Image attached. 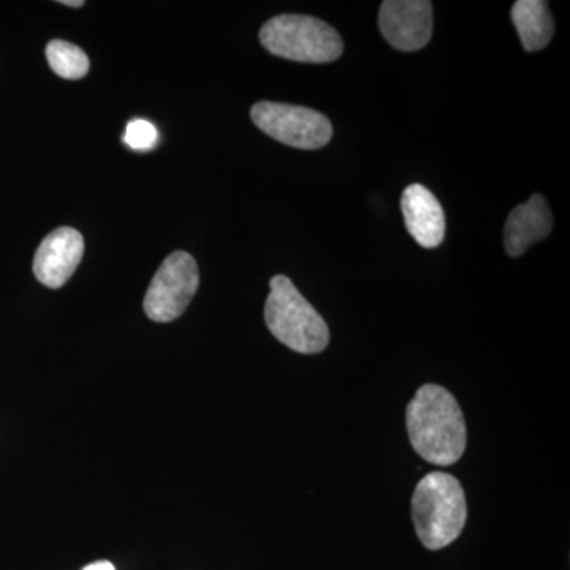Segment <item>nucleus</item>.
I'll return each mask as SVG.
<instances>
[{"label": "nucleus", "mask_w": 570, "mask_h": 570, "mask_svg": "<svg viewBox=\"0 0 570 570\" xmlns=\"http://www.w3.org/2000/svg\"><path fill=\"white\" fill-rule=\"evenodd\" d=\"M512 21L527 51L543 50L554 36V20L543 0H519L512 7Z\"/></svg>", "instance_id": "nucleus-11"}, {"label": "nucleus", "mask_w": 570, "mask_h": 570, "mask_svg": "<svg viewBox=\"0 0 570 570\" xmlns=\"http://www.w3.org/2000/svg\"><path fill=\"white\" fill-rule=\"evenodd\" d=\"M85 254V239L71 227L56 228L40 243L33 257V275L50 288H61L77 272Z\"/></svg>", "instance_id": "nucleus-8"}, {"label": "nucleus", "mask_w": 570, "mask_h": 570, "mask_svg": "<svg viewBox=\"0 0 570 570\" xmlns=\"http://www.w3.org/2000/svg\"><path fill=\"white\" fill-rule=\"evenodd\" d=\"M404 223L412 238L425 249L441 245L445 235V214L430 189L422 184H411L401 197Z\"/></svg>", "instance_id": "nucleus-9"}, {"label": "nucleus", "mask_w": 570, "mask_h": 570, "mask_svg": "<svg viewBox=\"0 0 570 570\" xmlns=\"http://www.w3.org/2000/svg\"><path fill=\"white\" fill-rule=\"evenodd\" d=\"M82 570H116L110 561H97L92 564L86 566Z\"/></svg>", "instance_id": "nucleus-14"}, {"label": "nucleus", "mask_w": 570, "mask_h": 570, "mask_svg": "<svg viewBox=\"0 0 570 570\" xmlns=\"http://www.w3.org/2000/svg\"><path fill=\"white\" fill-rule=\"evenodd\" d=\"M250 118L262 132L291 148L321 149L333 137L330 119L313 108L258 102L250 110Z\"/></svg>", "instance_id": "nucleus-6"}, {"label": "nucleus", "mask_w": 570, "mask_h": 570, "mask_svg": "<svg viewBox=\"0 0 570 570\" xmlns=\"http://www.w3.org/2000/svg\"><path fill=\"white\" fill-rule=\"evenodd\" d=\"M47 59L51 70L66 80H80L89 71V58L77 45L51 40L47 45Z\"/></svg>", "instance_id": "nucleus-12"}, {"label": "nucleus", "mask_w": 570, "mask_h": 570, "mask_svg": "<svg viewBox=\"0 0 570 570\" xmlns=\"http://www.w3.org/2000/svg\"><path fill=\"white\" fill-rule=\"evenodd\" d=\"M409 441L423 460L450 466L466 450V423L455 396L436 384L423 385L407 404Z\"/></svg>", "instance_id": "nucleus-1"}, {"label": "nucleus", "mask_w": 570, "mask_h": 570, "mask_svg": "<svg viewBox=\"0 0 570 570\" xmlns=\"http://www.w3.org/2000/svg\"><path fill=\"white\" fill-rule=\"evenodd\" d=\"M265 322L277 341L298 354H321L328 346L330 330L324 317L287 276L277 275L269 283Z\"/></svg>", "instance_id": "nucleus-3"}, {"label": "nucleus", "mask_w": 570, "mask_h": 570, "mask_svg": "<svg viewBox=\"0 0 570 570\" xmlns=\"http://www.w3.org/2000/svg\"><path fill=\"white\" fill-rule=\"evenodd\" d=\"M466 519V497L459 479L430 472L420 480L412 497V520L423 547L445 549L460 538Z\"/></svg>", "instance_id": "nucleus-2"}, {"label": "nucleus", "mask_w": 570, "mask_h": 570, "mask_svg": "<svg viewBox=\"0 0 570 570\" xmlns=\"http://www.w3.org/2000/svg\"><path fill=\"white\" fill-rule=\"evenodd\" d=\"M553 228V214L546 198L532 195L528 204L509 214L504 227V246L510 257H520L535 243L542 242Z\"/></svg>", "instance_id": "nucleus-10"}, {"label": "nucleus", "mask_w": 570, "mask_h": 570, "mask_svg": "<svg viewBox=\"0 0 570 570\" xmlns=\"http://www.w3.org/2000/svg\"><path fill=\"white\" fill-rule=\"evenodd\" d=\"M200 284V273L195 258L186 250L168 255L157 269L145 295L146 316L159 324L181 317Z\"/></svg>", "instance_id": "nucleus-5"}, {"label": "nucleus", "mask_w": 570, "mask_h": 570, "mask_svg": "<svg viewBox=\"0 0 570 570\" xmlns=\"http://www.w3.org/2000/svg\"><path fill=\"white\" fill-rule=\"evenodd\" d=\"M62 6L71 7V9H78V7L85 6V2L82 0H62Z\"/></svg>", "instance_id": "nucleus-15"}, {"label": "nucleus", "mask_w": 570, "mask_h": 570, "mask_svg": "<svg viewBox=\"0 0 570 570\" xmlns=\"http://www.w3.org/2000/svg\"><path fill=\"white\" fill-rule=\"evenodd\" d=\"M258 37L266 51L287 61L333 62L344 51L343 39L332 26L305 14L272 18L265 22Z\"/></svg>", "instance_id": "nucleus-4"}, {"label": "nucleus", "mask_w": 570, "mask_h": 570, "mask_svg": "<svg viewBox=\"0 0 570 570\" xmlns=\"http://www.w3.org/2000/svg\"><path fill=\"white\" fill-rule=\"evenodd\" d=\"M124 141L135 151H151L159 141V132H157L156 126L146 119H134L127 124Z\"/></svg>", "instance_id": "nucleus-13"}, {"label": "nucleus", "mask_w": 570, "mask_h": 570, "mask_svg": "<svg viewBox=\"0 0 570 570\" xmlns=\"http://www.w3.org/2000/svg\"><path fill=\"white\" fill-rule=\"evenodd\" d=\"M379 28L396 50H422L433 33V3L428 0H385L379 11Z\"/></svg>", "instance_id": "nucleus-7"}]
</instances>
